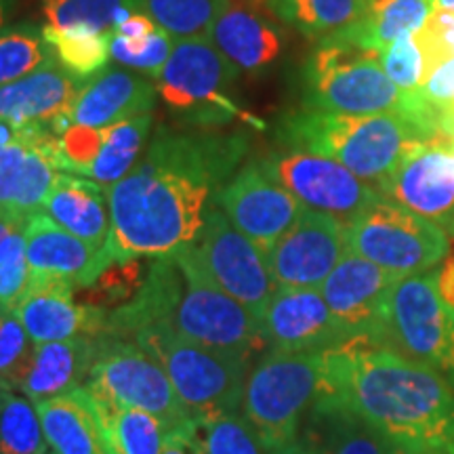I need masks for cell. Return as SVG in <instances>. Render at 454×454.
I'll return each instance as SVG.
<instances>
[{
    "mask_svg": "<svg viewBox=\"0 0 454 454\" xmlns=\"http://www.w3.org/2000/svg\"><path fill=\"white\" fill-rule=\"evenodd\" d=\"M348 248L391 274H427L450 253V238L438 223L379 198L348 225Z\"/></svg>",
    "mask_w": 454,
    "mask_h": 454,
    "instance_id": "obj_9",
    "label": "cell"
},
{
    "mask_svg": "<svg viewBox=\"0 0 454 454\" xmlns=\"http://www.w3.org/2000/svg\"><path fill=\"white\" fill-rule=\"evenodd\" d=\"M325 383V354L270 349L251 366L240 412L257 431L265 450L291 444Z\"/></svg>",
    "mask_w": 454,
    "mask_h": 454,
    "instance_id": "obj_5",
    "label": "cell"
},
{
    "mask_svg": "<svg viewBox=\"0 0 454 454\" xmlns=\"http://www.w3.org/2000/svg\"><path fill=\"white\" fill-rule=\"evenodd\" d=\"M429 15V0H371L360 20L334 36L381 53L397 38L421 30Z\"/></svg>",
    "mask_w": 454,
    "mask_h": 454,
    "instance_id": "obj_28",
    "label": "cell"
},
{
    "mask_svg": "<svg viewBox=\"0 0 454 454\" xmlns=\"http://www.w3.org/2000/svg\"><path fill=\"white\" fill-rule=\"evenodd\" d=\"M213 202L263 253H268L305 211L303 204L276 184L257 160L242 162L219 187Z\"/></svg>",
    "mask_w": 454,
    "mask_h": 454,
    "instance_id": "obj_13",
    "label": "cell"
},
{
    "mask_svg": "<svg viewBox=\"0 0 454 454\" xmlns=\"http://www.w3.org/2000/svg\"><path fill=\"white\" fill-rule=\"evenodd\" d=\"M414 98L440 121L442 112L454 106V57L440 61L425 82L414 90Z\"/></svg>",
    "mask_w": 454,
    "mask_h": 454,
    "instance_id": "obj_44",
    "label": "cell"
},
{
    "mask_svg": "<svg viewBox=\"0 0 454 454\" xmlns=\"http://www.w3.org/2000/svg\"><path fill=\"white\" fill-rule=\"evenodd\" d=\"M43 32L55 59L82 81L104 70L110 61V34L95 32L90 27L51 26H43Z\"/></svg>",
    "mask_w": 454,
    "mask_h": 454,
    "instance_id": "obj_33",
    "label": "cell"
},
{
    "mask_svg": "<svg viewBox=\"0 0 454 454\" xmlns=\"http://www.w3.org/2000/svg\"><path fill=\"white\" fill-rule=\"evenodd\" d=\"M175 43L177 41L167 30H162L160 26L141 38H127L121 36V34H112L110 57L114 64L156 81L158 74L167 66L170 53H173Z\"/></svg>",
    "mask_w": 454,
    "mask_h": 454,
    "instance_id": "obj_39",
    "label": "cell"
},
{
    "mask_svg": "<svg viewBox=\"0 0 454 454\" xmlns=\"http://www.w3.org/2000/svg\"><path fill=\"white\" fill-rule=\"evenodd\" d=\"M17 0H0V30H3L4 24H7V20L13 13Z\"/></svg>",
    "mask_w": 454,
    "mask_h": 454,
    "instance_id": "obj_51",
    "label": "cell"
},
{
    "mask_svg": "<svg viewBox=\"0 0 454 454\" xmlns=\"http://www.w3.org/2000/svg\"><path fill=\"white\" fill-rule=\"evenodd\" d=\"M322 394L377 427L406 454H454V389L372 337L325 351Z\"/></svg>",
    "mask_w": 454,
    "mask_h": 454,
    "instance_id": "obj_2",
    "label": "cell"
},
{
    "mask_svg": "<svg viewBox=\"0 0 454 454\" xmlns=\"http://www.w3.org/2000/svg\"><path fill=\"white\" fill-rule=\"evenodd\" d=\"M55 59L43 27L20 24L0 30V87L30 76Z\"/></svg>",
    "mask_w": 454,
    "mask_h": 454,
    "instance_id": "obj_34",
    "label": "cell"
},
{
    "mask_svg": "<svg viewBox=\"0 0 454 454\" xmlns=\"http://www.w3.org/2000/svg\"><path fill=\"white\" fill-rule=\"evenodd\" d=\"M431 9H442V11H452L454 13V0H429Z\"/></svg>",
    "mask_w": 454,
    "mask_h": 454,
    "instance_id": "obj_52",
    "label": "cell"
},
{
    "mask_svg": "<svg viewBox=\"0 0 454 454\" xmlns=\"http://www.w3.org/2000/svg\"><path fill=\"white\" fill-rule=\"evenodd\" d=\"M371 0H270L276 17L286 26L325 41L354 26L364 13Z\"/></svg>",
    "mask_w": 454,
    "mask_h": 454,
    "instance_id": "obj_31",
    "label": "cell"
},
{
    "mask_svg": "<svg viewBox=\"0 0 454 454\" xmlns=\"http://www.w3.org/2000/svg\"><path fill=\"white\" fill-rule=\"evenodd\" d=\"M147 271H150V268H145L141 259L107 265L90 286L81 288L78 301L104 311L122 308V305L130 303V301L137 297L141 286L145 284Z\"/></svg>",
    "mask_w": 454,
    "mask_h": 454,
    "instance_id": "obj_38",
    "label": "cell"
},
{
    "mask_svg": "<svg viewBox=\"0 0 454 454\" xmlns=\"http://www.w3.org/2000/svg\"><path fill=\"white\" fill-rule=\"evenodd\" d=\"M82 82L59 61L51 59L30 76L0 87V118L20 127H41L61 135L67 129V116Z\"/></svg>",
    "mask_w": 454,
    "mask_h": 454,
    "instance_id": "obj_22",
    "label": "cell"
},
{
    "mask_svg": "<svg viewBox=\"0 0 454 454\" xmlns=\"http://www.w3.org/2000/svg\"><path fill=\"white\" fill-rule=\"evenodd\" d=\"M156 27L158 24L147 13H133L129 15L127 20H122L112 34H121V36H127V38H141L154 32Z\"/></svg>",
    "mask_w": 454,
    "mask_h": 454,
    "instance_id": "obj_46",
    "label": "cell"
},
{
    "mask_svg": "<svg viewBox=\"0 0 454 454\" xmlns=\"http://www.w3.org/2000/svg\"><path fill=\"white\" fill-rule=\"evenodd\" d=\"M34 343L13 311L0 309V391H20Z\"/></svg>",
    "mask_w": 454,
    "mask_h": 454,
    "instance_id": "obj_42",
    "label": "cell"
},
{
    "mask_svg": "<svg viewBox=\"0 0 454 454\" xmlns=\"http://www.w3.org/2000/svg\"><path fill=\"white\" fill-rule=\"evenodd\" d=\"M84 387L112 404L154 414L167 431L194 421L167 372L130 339L95 337V357Z\"/></svg>",
    "mask_w": 454,
    "mask_h": 454,
    "instance_id": "obj_8",
    "label": "cell"
},
{
    "mask_svg": "<svg viewBox=\"0 0 454 454\" xmlns=\"http://www.w3.org/2000/svg\"><path fill=\"white\" fill-rule=\"evenodd\" d=\"M379 59H381L389 81L406 93H414L431 72L427 53H425L417 32L406 34V36L391 43L387 49L379 53Z\"/></svg>",
    "mask_w": 454,
    "mask_h": 454,
    "instance_id": "obj_41",
    "label": "cell"
},
{
    "mask_svg": "<svg viewBox=\"0 0 454 454\" xmlns=\"http://www.w3.org/2000/svg\"><path fill=\"white\" fill-rule=\"evenodd\" d=\"M381 343L429 368L454 389V308L434 274L400 278L385 299Z\"/></svg>",
    "mask_w": 454,
    "mask_h": 454,
    "instance_id": "obj_7",
    "label": "cell"
},
{
    "mask_svg": "<svg viewBox=\"0 0 454 454\" xmlns=\"http://www.w3.org/2000/svg\"><path fill=\"white\" fill-rule=\"evenodd\" d=\"M158 90L152 78L127 67L106 66L87 78L78 90L67 116V127L81 124L90 129H106L129 118L152 114Z\"/></svg>",
    "mask_w": 454,
    "mask_h": 454,
    "instance_id": "obj_23",
    "label": "cell"
},
{
    "mask_svg": "<svg viewBox=\"0 0 454 454\" xmlns=\"http://www.w3.org/2000/svg\"><path fill=\"white\" fill-rule=\"evenodd\" d=\"M192 247L207 274L261 320L278 291L268 257L251 238L234 227L215 202L204 215L200 236Z\"/></svg>",
    "mask_w": 454,
    "mask_h": 454,
    "instance_id": "obj_12",
    "label": "cell"
},
{
    "mask_svg": "<svg viewBox=\"0 0 454 454\" xmlns=\"http://www.w3.org/2000/svg\"><path fill=\"white\" fill-rule=\"evenodd\" d=\"M270 349L325 354L348 340L317 288H278L261 316Z\"/></svg>",
    "mask_w": 454,
    "mask_h": 454,
    "instance_id": "obj_18",
    "label": "cell"
},
{
    "mask_svg": "<svg viewBox=\"0 0 454 454\" xmlns=\"http://www.w3.org/2000/svg\"><path fill=\"white\" fill-rule=\"evenodd\" d=\"M196 438L204 454H268L240 411L196 417Z\"/></svg>",
    "mask_w": 454,
    "mask_h": 454,
    "instance_id": "obj_37",
    "label": "cell"
},
{
    "mask_svg": "<svg viewBox=\"0 0 454 454\" xmlns=\"http://www.w3.org/2000/svg\"><path fill=\"white\" fill-rule=\"evenodd\" d=\"M440 135L444 137L454 150V106L442 112L440 116Z\"/></svg>",
    "mask_w": 454,
    "mask_h": 454,
    "instance_id": "obj_49",
    "label": "cell"
},
{
    "mask_svg": "<svg viewBox=\"0 0 454 454\" xmlns=\"http://www.w3.org/2000/svg\"><path fill=\"white\" fill-rule=\"evenodd\" d=\"M400 276L348 251L317 291L325 297L345 337L381 340L383 308Z\"/></svg>",
    "mask_w": 454,
    "mask_h": 454,
    "instance_id": "obj_16",
    "label": "cell"
},
{
    "mask_svg": "<svg viewBox=\"0 0 454 454\" xmlns=\"http://www.w3.org/2000/svg\"><path fill=\"white\" fill-rule=\"evenodd\" d=\"M26 219L20 221L0 242V309L13 311L32 284L26 251Z\"/></svg>",
    "mask_w": 454,
    "mask_h": 454,
    "instance_id": "obj_40",
    "label": "cell"
},
{
    "mask_svg": "<svg viewBox=\"0 0 454 454\" xmlns=\"http://www.w3.org/2000/svg\"><path fill=\"white\" fill-rule=\"evenodd\" d=\"M93 395L110 454H162L167 429L154 414Z\"/></svg>",
    "mask_w": 454,
    "mask_h": 454,
    "instance_id": "obj_29",
    "label": "cell"
},
{
    "mask_svg": "<svg viewBox=\"0 0 454 454\" xmlns=\"http://www.w3.org/2000/svg\"><path fill=\"white\" fill-rule=\"evenodd\" d=\"M238 76L211 38H194L175 43L154 82L158 98L177 121L208 129L230 122L238 114L230 93Z\"/></svg>",
    "mask_w": 454,
    "mask_h": 454,
    "instance_id": "obj_10",
    "label": "cell"
},
{
    "mask_svg": "<svg viewBox=\"0 0 454 454\" xmlns=\"http://www.w3.org/2000/svg\"><path fill=\"white\" fill-rule=\"evenodd\" d=\"M268 454H322V452H320V448L314 444V442L305 438V435H301V438L291 442V444L278 448V450H271Z\"/></svg>",
    "mask_w": 454,
    "mask_h": 454,
    "instance_id": "obj_48",
    "label": "cell"
},
{
    "mask_svg": "<svg viewBox=\"0 0 454 454\" xmlns=\"http://www.w3.org/2000/svg\"><path fill=\"white\" fill-rule=\"evenodd\" d=\"M152 129H154V114H144L106 127L101 150L90 164L87 179L104 187L118 184L144 156L145 144L152 139Z\"/></svg>",
    "mask_w": 454,
    "mask_h": 454,
    "instance_id": "obj_30",
    "label": "cell"
},
{
    "mask_svg": "<svg viewBox=\"0 0 454 454\" xmlns=\"http://www.w3.org/2000/svg\"><path fill=\"white\" fill-rule=\"evenodd\" d=\"M26 217H15V215H9V213H3L0 211V242H3V238L9 234L13 227L20 223V221H24Z\"/></svg>",
    "mask_w": 454,
    "mask_h": 454,
    "instance_id": "obj_50",
    "label": "cell"
},
{
    "mask_svg": "<svg viewBox=\"0 0 454 454\" xmlns=\"http://www.w3.org/2000/svg\"><path fill=\"white\" fill-rule=\"evenodd\" d=\"M381 196L438 223L454 236V150L444 137L429 139L408 152Z\"/></svg>",
    "mask_w": 454,
    "mask_h": 454,
    "instance_id": "obj_15",
    "label": "cell"
},
{
    "mask_svg": "<svg viewBox=\"0 0 454 454\" xmlns=\"http://www.w3.org/2000/svg\"><path fill=\"white\" fill-rule=\"evenodd\" d=\"M130 340L160 364L194 417L240 411L247 374L251 371L248 357L204 348L164 325L139 328Z\"/></svg>",
    "mask_w": 454,
    "mask_h": 454,
    "instance_id": "obj_6",
    "label": "cell"
},
{
    "mask_svg": "<svg viewBox=\"0 0 454 454\" xmlns=\"http://www.w3.org/2000/svg\"><path fill=\"white\" fill-rule=\"evenodd\" d=\"M76 288L61 280H32L13 314L34 345L104 334L106 311L76 301Z\"/></svg>",
    "mask_w": 454,
    "mask_h": 454,
    "instance_id": "obj_20",
    "label": "cell"
},
{
    "mask_svg": "<svg viewBox=\"0 0 454 454\" xmlns=\"http://www.w3.org/2000/svg\"><path fill=\"white\" fill-rule=\"evenodd\" d=\"M34 406L55 454H110L93 395L84 385Z\"/></svg>",
    "mask_w": 454,
    "mask_h": 454,
    "instance_id": "obj_24",
    "label": "cell"
},
{
    "mask_svg": "<svg viewBox=\"0 0 454 454\" xmlns=\"http://www.w3.org/2000/svg\"><path fill=\"white\" fill-rule=\"evenodd\" d=\"M303 106L311 110L372 116L402 114L425 124L440 137V121L414 93L397 89L385 74L379 53L339 36L317 41L301 72Z\"/></svg>",
    "mask_w": 454,
    "mask_h": 454,
    "instance_id": "obj_4",
    "label": "cell"
},
{
    "mask_svg": "<svg viewBox=\"0 0 454 454\" xmlns=\"http://www.w3.org/2000/svg\"><path fill=\"white\" fill-rule=\"evenodd\" d=\"M348 251V225L305 208L265 257L278 288H320Z\"/></svg>",
    "mask_w": 454,
    "mask_h": 454,
    "instance_id": "obj_14",
    "label": "cell"
},
{
    "mask_svg": "<svg viewBox=\"0 0 454 454\" xmlns=\"http://www.w3.org/2000/svg\"><path fill=\"white\" fill-rule=\"evenodd\" d=\"M162 454H204L200 442L196 438V417L194 421L167 431Z\"/></svg>",
    "mask_w": 454,
    "mask_h": 454,
    "instance_id": "obj_45",
    "label": "cell"
},
{
    "mask_svg": "<svg viewBox=\"0 0 454 454\" xmlns=\"http://www.w3.org/2000/svg\"><path fill=\"white\" fill-rule=\"evenodd\" d=\"M208 38L227 64L247 76L268 72L286 49V34L274 17L236 0H227Z\"/></svg>",
    "mask_w": 454,
    "mask_h": 454,
    "instance_id": "obj_21",
    "label": "cell"
},
{
    "mask_svg": "<svg viewBox=\"0 0 454 454\" xmlns=\"http://www.w3.org/2000/svg\"><path fill=\"white\" fill-rule=\"evenodd\" d=\"M438 291L448 305L454 308V253H448L444 259V265L434 274Z\"/></svg>",
    "mask_w": 454,
    "mask_h": 454,
    "instance_id": "obj_47",
    "label": "cell"
},
{
    "mask_svg": "<svg viewBox=\"0 0 454 454\" xmlns=\"http://www.w3.org/2000/svg\"><path fill=\"white\" fill-rule=\"evenodd\" d=\"M305 438L322 454H406L360 414L325 394L308 414Z\"/></svg>",
    "mask_w": 454,
    "mask_h": 454,
    "instance_id": "obj_27",
    "label": "cell"
},
{
    "mask_svg": "<svg viewBox=\"0 0 454 454\" xmlns=\"http://www.w3.org/2000/svg\"><path fill=\"white\" fill-rule=\"evenodd\" d=\"M41 211L90 247L107 248L110 207L104 185L72 173H59Z\"/></svg>",
    "mask_w": 454,
    "mask_h": 454,
    "instance_id": "obj_25",
    "label": "cell"
},
{
    "mask_svg": "<svg viewBox=\"0 0 454 454\" xmlns=\"http://www.w3.org/2000/svg\"><path fill=\"white\" fill-rule=\"evenodd\" d=\"M147 15L175 41L208 38L227 0H144Z\"/></svg>",
    "mask_w": 454,
    "mask_h": 454,
    "instance_id": "obj_36",
    "label": "cell"
},
{
    "mask_svg": "<svg viewBox=\"0 0 454 454\" xmlns=\"http://www.w3.org/2000/svg\"><path fill=\"white\" fill-rule=\"evenodd\" d=\"M276 137L280 145L333 158L381 192L408 152L438 135L402 114L345 116L303 106L282 114Z\"/></svg>",
    "mask_w": 454,
    "mask_h": 454,
    "instance_id": "obj_3",
    "label": "cell"
},
{
    "mask_svg": "<svg viewBox=\"0 0 454 454\" xmlns=\"http://www.w3.org/2000/svg\"><path fill=\"white\" fill-rule=\"evenodd\" d=\"M254 160L305 208L331 215L345 225L381 198L377 187L356 177L343 164L299 147H271Z\"/></svg>",
    "mask_w": 454,
    "mask_h": 454,
    "instance_id": "obj_11",
    "label": "cell"
},
{
    "mask_svg": "<svg viewBox=\"0 0 454 454\" xmlns=\"http://www.w3.org/2000/svg\"><path fill=\"white\" fill-rule=\"evenodd\" d=\"M44 26L90 27L110 34L133 13H147L144 0H41Z\"/></svg>",
    "mask_w": 454,
    "mask_h": 454,
    "instance_id": "obj_32",
    "label": "cell"
},
{
    "mask_svg": "<svg viewBox=\"0 0 454 454\" xmlns=\"http://www.w3.org/2000/svg\"><path fill=\"white\" fill-rule=\"evenodd\" d=\"M248 152L242 133L158 124L139 162L106 187L114 263L162 259L192 247L217 190Z\"/></svg>",
    "mask_w": 454,
    "mask_h": 454,
    "instance_id": "obj_1",
    "label": "cell"
},
{
    "mask_svg": "<svg viewBox=\"0 0 454 454\" xmlns=\"http://www.w3.org/2000/svg\"><path fill=\"white\" fill-rule=\"evenodd\" d=\"M0 454H49L36 406L15 391H0Z\"/></svg>",
    "mask_w": 454,
    "mask_h": 454,
    "instance_id": "obj_35",
    "label": "cell"
},
{
    "mask_svg": "<svg viewBox=\"0 0 454 454\" xmlns=\"http://www.w3.org/2000/svg\"><path fill=\"white\" fill-rule=\"evenodd\" d=\"M26 251L32 280L70 282L76 291L98 280L112 265L110 248L90 247L57 225L44 211L26 217Z\"/></svg>",
    "mask_w": 454,
    "mask_h": 454,
    "instance_id": "obj_19",
    "label": "cell"
},
{
    "mask_svg": "<svg viewBox=\"0 0 454 454\" xmlns=\"http://www.w3.org/2000/svg\"><path fill=\"white\" fill-rule=\"evenodd\" d=\"M95 357V337H74L34 345L20 391L34 404L66 395L87 381Z\"/></svg>",
    "mask_w": 454,
    "mask_h": 454,
    "instance_id": "obj_26",
    "label": "cell"
},
{
    "mask_svg": "<svg viewBox=\"0 0 454 454\" xmlns=\"http://www.w3.org/2000/svg\"><path fill=\"white\" fill-rule=\"evenodd\" d=\"M425 53H427L429 66L434 70L440 61L454 57V13L452 11L431 9V15L425 26L417 32Z\"/></svg>",
    "mask_w": 454,
    "mask_h": 454,
    "instance_id": "obj_43",
    "label": "cell"
},
{
    "mask_svg": "<svg viewBox=\"0 0 454 454\" xmlns=\"http://www.w3.org/2000/svg\"><path fill=\"white\" fill-rule=\"evenodd\" d=\"M57 175L53 130L27 127L21 139L0 144V211L15 217H30L41 211Z\"/></svg>",
    "mask_w": 454,
    "mask_h": 454,
    "instance_id": "obj_17",
    "label": "cell"
}]
</instances>
